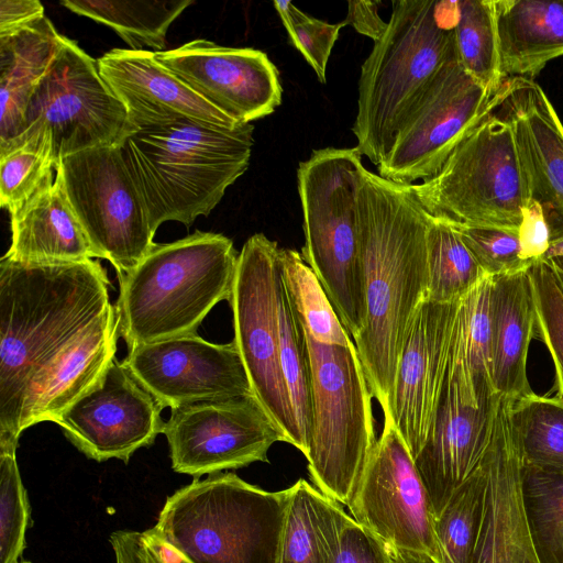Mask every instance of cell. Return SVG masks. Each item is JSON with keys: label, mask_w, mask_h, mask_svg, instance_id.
<instances>
[{"label": "cell", "mask_w": 563, "mask_h": 563, "mask_svg": "<svg viewBox=\"0 0 563 563\" xmlns=\"http://www.w3.org/2000/svg\"><path fill=\"white\" fill-rule=\"evenodd\" d=\"M556 256H563V238L551 241L549 250L541 260H550Z\"/></svg>", "instance_id": "cell-50"}, {"label": "cell", "mask_w": 563, "mask_h": 563, "mask_svg": "<svg viewBox=\"0 0 563 563\" xmlns=\"http://www.w3.org/2000/svg\"><path fill=\"white\" fill-rule=\"evenodd\" d=\"M279 246L263 233L247 239L239 253L229 300L234 343L252 390L279 427L286 442L305 456L308 449L299 430L279 362L277 284Z\"/></svg>", "instance_id": "cell-12"}, {"label": "cell", "mask_w": 563, "mask_h": 563, "mask_svg": "<svg viewBox=\"0 0 563 563\" xmlns=\"http://www.w3.org/2000/svg\"><path fill=\"white\" fill-rule=\"evenodd\" d=\"M115 563H180L176 553L148 530H118L110 536Z\"/></svg>", "instance_id": "cell-44"}, {"label": "cell", "mask_w": 563, "mask_h": 563, "mask_svg": "<svg viewBox=\"0 0 563 563\" xmlns=\"http://www.w3.org/2000/svg\"><path fill=\"white\" fill-rule=\"evenodd\" d=\"M335 563H388L384 544L352 517L342 532Z\"/></svg>", "instance_id": "cell-45"}, {"label": "cell", "mask_w": 563, "mask_h": 563, "mask_svg": "<svg viewBox=\"0 0 563 563\" xmlns=\"http://www.w3.org/2000/svg\"><path fill=\"white\" fill-rule=\"evenodd\" d=\"M276 301L280 367L299 430L309 450L312 419L309 356L300 320L280 275Z\"/></svg>", "instance_id": "cell-37"}, {"label": "cell", "mask_w": 563, "mask_h": 563, "mask_svg": "<svg viewBox=\"0 0 563 563\" xmlns=\"http://www.w3.org/2000/svg\"><path fill=\"white\" fill-rule=\"evenodd\" d=\"M20 563H31V562H29V561H22V562H20Z\"/></svg>", "instance_id": "cell-54"}, {"label": "cell", "mask_w": 563, "mask_h": 563, "mask_svg": "<svg viewBox=\"0 0 563 563\" xmlns=\"http://www.w3.org/2000/svg\"><path fill=\"white\" fill-rule=\"evenodd\" d=\"M351 517L384 544L442 563L435 515L415 460L390 416L349 505Z\"/></svg>", "instance_id": "cell-14"}, {"label": "cell", "mask_w": 563, "mask_h": 563, "mask_svg": "<svg viewBox=\"0 0 563 563\" xmlns=\"http://www.w3.org/2000/svg\"><path fill=\"white\" fill-rule=\"evenodd\" d=\"M521 492L540 563H563V474L523 463Z\"/></svg>", "instance_id": "cell-33"}, {"label": "cell", "mask_w": 563, "mask_h": 563, "mask_svg": "<svg viewBox=\"0 0 563 563\" xmlns=\"http://www.w3.org/2000/svg\"><path fill=\"white\" fill-rule=\"evenodd\" d=\"M279 268L303 332L322 343L344 344L352 341L301 253L279 247Z\"/></svg>", "instance_id": "cell-34"}, {"label": "cell", "mask_w": 563, "mask_h": 563, "mask_svg": "<svg viewBox=\"0 0 563 563\" xmlns=\"http://www.w3.org/2000/svg\"><path fill=\"white\" fill-rule=\"evenodd\" d=\"M363 169L356 146L314 150L297 169L305 233L301 255L352 339L365 318L357 206Z\"/></svg>", "instance_id": "cell-7"}, {"label": "cell", "mask_w": 563, "mask_h": 563, "mask_svg": "<svg viewBox=\"0 0 563 563\" xmlns=\"http://www.w3.org/2000/svg\"><path fill=\"white\" fill-rule=\"evenodd\" d=\"M504 88L492 91L475 81L457 56L438 74L400 128L378 175L399 185L434 177L454 148L499 107Z\"/></svg>", "instance_id": "cell-13"}, {"label": "cell", "mask_w": 563, "mask_h": 563, "mask_svg": "<svg viewBox=\"0 0 563 563\" xmlns=\"http://www.w3.org/2000/svg\"><path fill=\"white\" fill-rule=\"evenodd\" d=\"M559 271L563 273V256H556L548 260Z\"/></svg>", "instance_id": "cell-51"}, {"label": "cell", "mask_w": 563, "mask_h": 563, "mask_svg": "<svg viewBox=\"0 0 563 563\" xmlns=\"http://www.w3.org/2000/svg\"><path fill=\"white\" fill-rule=\"evenodd\" d=\"M490 287L492 277L485 275L460 299L450 341L446 374L463 400L476 408L499 395L492 378Z\"/></svg>", "instance_id": "cell-29"}, {"label": "cell", "mask_w": 563, "mask_h": 563, "mask_svg": "<svg viewBox=\"0 0 563 563\" xmlns=\"http://www.w3.org/2000/svg\"><path fill=\"white\" fill-rule=\"evenodd\" d=\"M55 179L97 258L109 261L117 274L134 268L155 244L144 199L120 145L62 158Z\"/></svg>", "instance_id": "cell-11"}, {"label": "cell", "mask_w": 563, "mask_h": 563, "mask_svg": "<svg viewBox=\"0 0 563 563\" xmlns=\"http://www.w3.org/2000/svg\"><path fill=\"white\" fill-rule=\"evenodd\" d=\"M520 257L533 264L541 260L550 247L551 234L541 206L531 200L523 209L518 229Z\"/></svg>", "instance_id": "cell-46"}, {"label": "cell", "mask_w": 563, "mask_h": 563, "mask_svg": "<svg viewBox=\"0 0 563 563\" xmlns=\"http://www.w3.org/2000/svg\"><path fill=\"white\" fill-rule=\"evenodd\" d=\"M119 338L115 307L84 330L35 379L29 393L21 432L53 421L101 378L115 356Z\"/></svg>", "instance_id": "cell-24"}, {"label": "cell", "mask_w": 563, "mask_h": 563, "mask_svg": "<svg viewBox=\"0 0 563 563\" xmlns=\"http://www.w3.org/2000/svg\"><path fill=\"white\" fill-rule=\"evenodd\" d=\"M122 362L164 408L254 395L234 341L211 343L196 332L137 345Z\"/></svg>", "instance_id": "cell-17"}, {"label": "cell", "mask_w": 563, "mask_h": 563, "mask_svg": "<svg viewBox=\"0 0 563 563\" xmlns=\"http://www.w3.org/2000/svg\"><path fill=\"white\" fill-rule=\"evenodd\" d=\"M164 407L115 356L101 378L55 421L65 437L97 462L125 463L163 433Z\"/></svg>", "instance_id": "cell-16"}, {"label": "cell", "mask_w": 563, "mask_h": 563, "mask_svg": "<svg viewBox=\"0 0 563 563\" xmlns=\"http://www.w3.org/2000/svg\"><path fill=\"white\" fill-rule=\"evenodd\" d=\"M485 275L490 277L528 269L520 257L518 229L451 222Z\"/></svg>", "instance_id": "cell-42"}, {"label": "cell", "mask_w": 563, "mask_h": 563, "mask_svg": "<svg viewBox=\"0 0 563 563\" xmlns=\"http://www.w3.org/2000/svg\"><path fill=\"white\" fill-rule=\"evenodd\" d=\"M305 338L312 410L308 472L319 490L349 507L377 440L373 395L353 340Z\"/></svg>", "instance_id": "cell-8"}, {"label": "cell", "mask_w": 563, "mask_h": 563, "mask_svg": "<svg viewBox=\"0 0 563 563\" xmlns=\"http://www.w3.org/2000/svg\"><path fill=\"white\" fill-rule=\"evenodd\" d=\"M288 498L216 473L167 497L148 530L188 563H276Z\"/></svg>", "instance_id": "cell-6"}, {"label": "cell", "mask_w": 563, "mask_h": 563, "mask_svg": "<svg viewBox=\"0 0 563 563\" xmlns=\"http://www.w3.org/2000/svg\"><path fill=\"white\" fill-rule=\"evenodd\" d=\"M384 548L388 563H439L424 553L400 550L388 544H384Z\"/></svg>", "instance_id": "cell-49"}, {"label": "cell", "mask_w": 563, "mask_h": 563, "mask_svg": "<svg viewBox=\"0 0 563 563\" xmlns=\"http://www.w3.org/2000/svg\"><path fill=\"white\" fill-rule=\"evenodd\" d=\"M56 166L45 147L22 144L0 152V205L10 213L55 179Z\"/></svg>", "instance_id": "cell-40"}, {"label": "cell", "mask_w": 563, "mask_h": 563, "mask_svg": "<svg viewBox=\"0 0 563 563\" xmlns=\"http://www.w3.org/2000/svg\"><path fill=\"white\" fill-rule=\"evenodd\" d=\"M497 110L512 128L530 199L549 224L551 241L563 238V124L532 79L508 78Z\"/></svg>", "instance_id": "cell-21"}, {"label": "cell", "mask_w": 563, "mask_h": 563, "mask_svg": "<svg viewBox=\"0 0 563 563\" xmlns=\"http://www.w3.org/2000/svg\"><path fill=\"white\" fill-rule=\"evenodd\" d=\"M460 300L422 301L398 358L388 413L413 460L428 438L446 378Z\"/></svg>", "instance_id": "cell-19"}, {"label": "cell", "mask_w": 563, "mask_h": 563, "mask_svg": "<svg viewBox=\"0 0 563 563\" xmlns=\"http://www.w3.org/2000/svg\"><path fill=\"white\" fill-rule=\"evenodd\" d=\"M239 253L223 234L195 231L155 243L128 273L118 274L119 336L131 350L185 334L231 298Z\"/></svg>", "instance_id": "cell-5"}, {"label": "cell", "mask_w": 563, "mask_h": 563, "mask_svg": "<svg viewBox=\"0 0 563 563\" xmlns=\"http://www.w3.org/2000/svg\"><path fill=\"white\" fill-rule=\"evenodd\" d=\"M459 62L481 86L497 91L500 73L494 0H459L454 27Z\"/></svg>", "instance_id": "cell-35"}, {"label": "cell", "mask_w": 563, "mask_h": 563, "mask_svg": "<svg viewBox=\"0 0 563 563\" xmlns=\"http://www.w3.org/2000/svg\"><path fill=\"white\" fill-rule=\"evenodd\" d=\"M288 489L276 563H335L351 516L303 478Z\"/></svg>", "instance_id": "cell-30"}, {"label": "cell", "mask_w": 563, "mask_h": 563, "mask_svg": "<svg viewBox=\"0 0 563 563\" xmlns=\"http://www.w3.org/2000/svg\"><path fill=\"white\" fill-rule=\"evenodd\" d=\"M523 463L563 474V405L534 393L514 401Z\"/></svg>", "instance_id": "cell-38"}, {"label": "cell", "mask_w": 563, "mask_h": 563, "mask_svg": "<svg viewBox=\"0 0 563 563\" xmlns=\"http://www.w3.org/2000/svg\"><path fill=\"white\" fill-rule=\"evenodd\" d=\"M99 261H0V450H16L35 379L110 307Z\"/></svg>", "instance_id": "cell-1"}, {"label": "cell", "mask_w": 563, "mask_h": 563, "mask_svg": "<svg viewBox=\"0 0 563 563\" xmlns=\"http://www.w3.org/2000/svg\"><path fill=\"white\" fill-rule=\"evenodd\" d=\"M274 7L288 33L289 42L312 67L320 82H325V70L334 43L344 22L329 23L310 16L292 2L274 1Z\"/></svg>", "instance_id": "cell-43"}, {"label": "cell", "mask_w": 563, "mask_h": 563, "mask_svg": "<svg viewBox=\"0 0 563 563\" xmlns=\"http://www.w3.org/2000/svg\"><path fill=\"white\" fill-rule=\"evenodd\" d=\"M500 395L484 407H473L463 400L457 385L446 374L428 438L415 459L435 518L482 466Z\"/></svg>", "instance_id": "cell-22"}, {"label": "cell", "mask_w": 563, "mask_h": 563, "mask_svg": "<svg viewBox=\"0 0 563 563\" xmlns=\"http://www.w3.org/2000/svg\"><path fill=\"white\" fill-rule=\"evenodd\" d=\"M62 38L45 15L0 35V145L16 136L27 101Z\"/></svg>", "instance_id": "cell-28"}, {"label": "cell", "mask_w": 563, "mask_h": 563, "mask_svg": "<svg viewBox=\"0 0 563 563\" xmlns=\"http://www.w3.org/2000/svg\"><path fill=\"white\" fill-rule=\"evenodd\" d=\"M379 1H347V14L343 20L345 25H351L362 35L377 42L387 29L385 22L378 14Z\"/></svg>", "instance_id": "cell-47"}, {"label": "cell", "mask_w": 563, "mask_h": 563, "mask_svg": "<svg viewBox=\"0 0 563 563\" xmlns=\"http://www.w3.org/2000/svg\"><path fill=\"white\" fill-rule=\"evenodd\" d=\"M528 273L534 298L536 330L553 360L558 387L555 398L563 405V286L548 260H538Z\"/></svg>", "instance_id": "cell-39"}, {"label": "cell", "mask_w": 563, "mask_h": 563, "mask_svg": "<svg viewBox=\"0 0 563 563\" xmlns=\"http://www.w3.org/2000/svg\"><path fill=\"white\" fill-rule=\"evenodd\" d=\"M97 63L101 77L139 130L181 122L223 128L240 124L159 64L153 51L114 48Z\"/></svg>", "instance_id": "cell-23"}, {"label": "cell", "mask_w": 563, "mask_h": 563, "mask_svg": "<svg viewBox=\"0 0 563 563\" xmlns=\"http://www.w3.org/2000/svg\"><path fill=\"white\" fill-rule=\"evenodd\" d=\"M11 216V245L3 257L22 264L77 263L97 258L56 179Z\"/></svg>", "instance_id": "cell-26"}, {"label": "cell", "mask_w": 563, "mask_h": 563, "mask_svg": "<svg viewBox=\"0 0 563 563\" xmlns=\"http://www.w3.org/2000/svg\"><path fill=\"white\" fill-rule=\"evenodd\" d=\"M365 318L353 339L373 397L388 411L396 367L427 292L429 213L409 186L364 167L357 197Z\"/></svg>", "instance_id": "cell-2"}, {"label": "cell", "mask_w": 563, "mask_h": 563, "mask_svg": "<svg viewBox=\"0 0 563 563\" xmlns=\"http://www.w3.org/2000/svg\"><path fill=\"white\" fill-rule=\"evenodd\" d=\"M550 263H551V262H550ZM554 268H555V267H554ZM555 271H556V273H558V275H559V278H560L561 283H562V286H563V273H562V272H559L556 268H555Z\"/></svg>", "instance_id": "cell-52"}, {"label": "cell", "mask_w": 563, "mask_h": 563, "mask_svg": "<svg viewBox=\"0 0 563 563\" xmlns=\"http://www.w3.org/2000/svg\"><path fill=\"white\" fill-rule=\"evenodd\" d=\"M254 125L181 122L140 129L120 144L154 232L208 216L249 167Z\"/></svg>", "instance_id": "cell-4"}, {"label": "cell", "mask_w": 563, "mask_h": 563, "mask_svg": "<svg viewBox=\"0 0 563 563\" xmlns=\"http://www.w3.org/2000/svg\"><path fill=\"white\" fill-rule=\"evenodd\" d=\"M515 399L500 395L483 461L486 509L473 563H540L521 492L523 457L512 419Z\"/></svg>", "instance_id": "cell-20"}, {"label": "cell", "mask_w": 563, "mask_h": 563, "mask_svg": "<svg viewBox=\"0 0 563 563\" xmlns=\"http://www.w3.org/2000/svg\"><path fill=\"white\" fill-rule=\"evenodd\" d=\"M15 452L0 450V563H20L30 521V506Z\"/></svg>", "instance_id": "cell-41"}, {"label": "cell", "mask_w": 563, "mask_h": 563, "mask_svg": "<svg viewBox=\"0 0 563 563\" xmlns=\"http://www.w3.org/2000/svg\"><path fill=\"white\" fill-rule=\"evenodd\" d=\"M457 1L397 0L388 25L361 67L352 131L378 166L441 69L457 56Z\"/></svg>", "instance_id": "cell-3"}, {"label": "cell", "mask_w": 563, "mask_h": 563, "mask_svg": "<svg viewBox=\"0 0 563 563\" xmlns=\"http://www.w3.org/2000/svg\"><path fill=\"white\" fill-rule=\"evenodd\" d=\"M37 0H0V35L11 33L44 16Z\"/></svg>", "instance_id": "cell-48"}, {"label": "cell", "mask_w": 563, "mask_h": 563, "mask_svg": "<svg viewBox=\"0 0 563 563\" xmlns=\"http://www.w3.org/2000/svg\"><path fill=\"white\" fill-rule=\"evenodd\" d=\"M486 509V478L479 467L435 518L442 563H473Z\"/></svg>", "instance_id": "cell-36"}, {"label": "cell", "mask_w": 563, "mask_h": 563, "mask_svg": "<svg viewBox=\"0 0 563 563\" xmlns=\"http://www.w3.org/2000/svg\"><path fill=\"white\" fill-rule=\"evenodd\" d=\"M192 0H63L68 10L111 27L133 51L163 52L169 25Z\"/></svg>", "instance_id": "cell-31"}, {"label": "cell", "mask_w": 563, "mask_h": 563, "mask_svg": "<svg viewBox=\"0 0 563 563\" xmlns=\"http://www.w3.org/2000/svg\"><path fill=\"white\" fill-rule=\"evenodd\" d=\"M500 73L532 79L563 56V0H494Z\"/></svg>", "instance_id": "cell-27"}, {"label": "cell", "mask_w": 563, "mask_h": 563, "mask_svg": "<svg viewBox=\"0 0 563 563\" xmlns=\"http://www.w3.org/2000/svg\"><path fill=\"white\" fill-rule=\"evenodd\" d=\"M409 187L429 214L464 224L519 229L530 201L511 124L495 111L434 177Z\"/></svg>", "instance_id": "cell-10"}, {"label": "cell", "mask_w": 563, "mask_h": 563, "mask_svg": "<svg viewBox=\"0 0 563 563\" xmlns=\"http://www.w3.org/2000/svg\"><path fill=\"white\" fill-rule=\"evenodd\" d=\"M154 55L196 93L239 123L264 118L282 103L278 70L260 49L198 38Z\"/></svg>", "instance_id": "cell-18"}, {"label": "cell", "mask_w": 563, "mask_h": 563, "mask_svg": "<svg viewBox=\"0 0 563 563\" xmlns=\"http://www.w3.org/2000/svg\"><path fill=\"white\" fill-rule=\"evenodd\" d=\"M528 269L492 277L489 297L492 378L497 393L515 400L533 393L527 361L536 307Z\"/></svg>", "instance_id": "cell-25"}, {"label": "cell", "mask_w": 563, "mask_h": 563, "mask_svg": "<svg viewBox=\"0 0 563 563\" xmlns=\"http://www.w3.org/2000/svg\"><path fill=\"white\" fill-rule=\"evenodd\" d=\"M163 433L169 446L172 468L196 478L268 462L272 445L286 442L254 395L174 408Z\"/></svg>", "instance_id": "cell-15"}, {"label": "cell", "mask_w": 563, "mask_h": 563, "mask_svg": "<svg viewBox=\"0 0 563 563\" xmlns=\"http://www.w3.org/2000/svg\"><path fill=\"white\" fill-rule=\"evenodd\" d=\"M176 554H177V558H178V560H179V562H180V563H188V562H187L186 560H184V559H183V558H181L177 552H176Z\"/></svg>", "instance_id": "cell-53"}, {"label": "cell", "mask_w": 563, "mask_h": 563, "mask_svg": "<svg viewBox=\"0 0 563 563\" xmlns=\"http://www.w3.org/2000/svg\"><path fill=\"white\" fill-rule=\"evenodd\" d=\"M485 273L450 221L429 214L427 224V301L460 300Z\"/></svg>", "instance_id": "cell-32"}, {"label": "cell", "mask_w": 563, "mask_h": 563, "mask_svg": "<svg viewBox=\"0 0 563 563\" xmlns=\"http://www.w3.org/2000/svg\"><path fill=\"white\" fill-rule=\"evenodd\" d=\"M137 130L101 77L97 59L63 35L27 101L16 136L0 145V152L22 144L43 146L57 166L68 155L120 145Z\"/></svg>", "instance_id": "cell-9"}]
</instances>
